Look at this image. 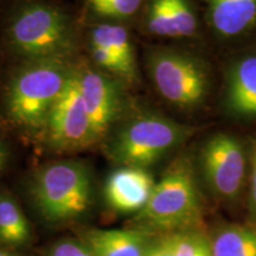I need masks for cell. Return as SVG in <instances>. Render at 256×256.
I'll return each instance as SVG.
<instances>
[{
    "label": "cell",
    "instance_id": "cell-1",
    "mask_svg": "<svg viewBox=\"0 0 256 256\" xmlns=\"http://www.w3.org/2000/svg\"><path fill=\"white\" fill-rule=\"evenodd\" d=\"M8 43L31 60H64L75 48L72 24L66 12L42 2H28L8 22Z\"/></svg>",
    "mask_w": 256,
    "mask_h": 256
},
{
    "label": "cell",
    "instance_id": "cell-2",
    "mask_svg": "<svg viewBox=\"0 0 256 256\" xmlns=\"http://www.w3.org/2000/svg\"><path fill=\"white\" fill-rule=\"evenodd\" d=\"M74 69L64 60H34L19 69L6 92V110L25 130L46 127L51 108L66 88Z\"/></svg>",
    "mask_w": 256,
    "mask_h": 256
},
{
    "label": "cell",
    "instance_id": "cell-3",
    "mask_svg": "<svg viewBox=\"0 0 256 256\" xmlns=\"http://www.w3.org/2000/svg\"><path fill=\"white\" fill-rule=\"evenodd\" d=\"M191 132V127L162 115L139 114L116 130L110 152L124 166L145 168L180 145Z\"/></svg>",
    "mask_w": 256,
    "mask_h": 256
},
{
    "label": "cell",
    "instance_id": "cell-4",
    "mask_svg": "<svg viewBox=\"0 0 256 256\" xmlns=\"http://www.w3.org/2000/svg\"><path fill=\"white\" fill-rule=\"evenodd\" d=\"M202 204L194 170L188 159H178L156 183L138 220L152 229L174 230L200 218Z\"/></svg>",
    "mask_w": 256,
    "mask_h": 256
},
{
    "label": "cell",
    "instance_id": "cell-5",
    "mask_svg": "<svg viewBox=\"0 0 256 256\" xmlns=\"http://www.w3.org/2000/svg\"><path fill=\"white\" fill-rule=\"evenodd\" d=\"M32 196L48 220L63 222L78 218L90 208V176L80 162H52L37 174Z\"/></svg>",
    "mask_w": 256,
    "mask_h": 256
},
{
    "label": "cell",
    "instance_id": "cell-6",
    "mask_svg": "<svg viewBox=\"0 0 256 256\" xmlns=\"http://www.w3.org/2000/svg\"><path fill=\"white\" fill-rule=\"evenodd\" d=\"M147 69L160 95L179 110L200 107L210 92L206 64L196 56L174 49H153L147 54Z\"/></svg>",
    "mask_w": 256,
    "mask_h": 256
},
{
    "label": "cell",
    "instance_id": "cell-7",
    "mask_svg": "<svg viewBox=\"0 0 256 256\" xmlns=\"http://www.w3.org/2000/svg\"><path fill=\"white\" fill-rule=\"evenodd\" d=\"M202 168L211 191L224 200H234L242 194L246 183L247 159L236 136L217 133L202 148Z\"/></svg>",
    "mask_w": 256,
    "mask_h": 256
},
{
    "label": "cell",
    "instance_id": "cell-8",
    "mask_svg": "<svg viewBox=\"0 0 256 256\" xmlns=\"http://www.w3.org/2000/svg\"><path fill=\"white\" fill-rule=\"evenodd\" d=\"M50 145L60 151L87 148L96 142L75 69L66 88L51 108L46 122Z\"/></svg>",
    "mask_w": 256,
    "mask_h": 256
},
{
    "label": "cell",
    "instance_id": "cell-9",
    "mask_svg": "<svg viewBox=\"0 0 256 256\" xmlns=\"http://www.w3.org/2000/svg\"><path fill=\"white\" fill-rule=\"evenodd\" d=\"M75 74L92 136L98 142L107 136L119 116L122 106L121 90L114 80L90 68L81 66L75 69Z\"/></svg>",
    "mask_w": 256,
    "mask_h": 256
},
{
    "label": "cell",
    "instance_id": "cell-10",
    "mask_svg": "<svg viewBox=\"0 0 256 256\" xmlns=\"http://www.w3.org/2000/svg\"><path fill=\"white\" fill-rule=\"evenodd\" d=\"M154 185L145 168L124 166L115 170L106 182V200L119 212H139L148 202Z\"/></svg>",
    "mask_w": 256,
    "mask_h": 256
},
{
    "label": "cell",
    "instance_id": "cell-11",
    "mask_svg": "<svg viewBox=\"0 0 256 256\" xmlns=\"http://www.w3.org/2000/svg\"><path fill=\"white\" fill-rule=\"evenodd\" d=\"M224 104L230 114L256 119V55L236 60L226 72Z\"/></svg>",
    "mask_w": 256,
    "mask_h": 256
},
{
    "label": "cell",
    "instance_id": "cell-12",
    "mask_svg": "<svg viewBox=\"0 0 256 256\" xmlns=\"http://www.w3.org/2000/svg\"><path fill=\"white\" fill-rule=\"evenodd\" d=\"M206 17L220 37L238 38L256 28V0H206Z\"/></svg>",
    "mask_w": 256,
    "mask_h": 256
},
{
    "label": "cell",
    "instance_id": "cell-13",
    "mask_svg": "<svg viewBox=\"0 0 256 256\" xmlns=\"http://www.w3.org/2000/svg\"><path fill=\"white\" fill-rule=\"evenodd\" d=\"M87 246L94 256H146L150 249L146 236L136 230H92Z\"/></svg>",
    "mask_w": 256,
    "mask_h": 256
},
{
    "label": "cell",
    "instance_id": "cell-14",
    "mask_svg": "<svg viewBox=\"0 0 256 256\" xmlns=\"http://www.w3.org/2000/svg\"><path fill=\"white\" fill-rule=\"evenodd\" d=\"M90 44L102 46L120 60L133 74H138L132 43L121 25L100 24L90 31Z\"/></svg>",
    "mask_w": 256,
    "mask_h": 256
},
{
    "label": "cell",
    "instance_id": "cell-15",
    "mask_svg": "<svg viewBox=\"0 0 256 256\" xmlns=\"http://www.w3.org/2000/svg\"><path fill=\"white\" fill-rule=\"evenodd\" d=\"M210 243L212 256H256V229L226 226L220 229Z\"/></svg>",
    "mask_w": 256,
    "mask_h": 256
},
{
    "label": "cell",
    "instance_id": "cell-16",
    "mask_svg": "<svg viewBox=\"0 0 256 256\" xmlns=\"http://www.w3.org/2000/svg\"><path fill=\"white\" fill-rule=\"evenodd\" d=\"M30 238V226L23 210L8 194H0V242L20 246Z\"/></svg>",
    "mask_w": 256,
    "mask_h": 256
},
{
    "label": "cell",
    "instance_id": "cell-17",
    "mask_svg": "<svg viewBox=\"0 0 256 256\" xmlns=\"http://www.w3.org/2000/svg\"><path fill=\"white\" fill-rule=\"evenodd\" d=\"M146 25L152 34L158 37L178 38L168 0H152L147 12Z\"/></svg>",
    "mask_w": 256,
    "mask_h": 256
},
{
    "label": "cell",
    "instance_id": "cell-18",
    "mask_svg": "<svg viewBox=\"0 0 256 256\" xmlns=\"http://www.w3.org/2000/svg\"><path fill=\"white\" fill-rule=\"evenodd\" d=\"M174 256H212L211 243L196 232H182L171 236Z\"/></svg>",
    "mask_w": 256,
    "mask_h": 256
},
{
    "label": "cell",
    "instance_id": "cell-19",
    "mask_svg": "<svg viewBox=\"0 0 256 256\" xmlns=\"http://www.w3.org/2000/svg\"><path fill=\"white\" fill-rule=\"evenodd\" d=\"M142 0H87L89 8L98 17L124 19L139 10Z\"/></svg>",
    "mask_w": 256,
    "mask_h": 256
},
{
    "label": "cell",
    "instance_id": "cell-20",
    "mask_svg": "<svg viewBox=\"0 0 256 256\" xmlns=\"http://www.w3.org/2000/svg\"><path fill=\"white\" fill-rule=\"evenodd\" d=\"M178 38L191 37L196 34L197 19L190 0H168Z\"/></svg>",
    "mask_w": 256,
    "mask_h": 256
},
{
    "label": "cell",
    "instance_id": "cell-21",
    "mask_svg": "<svg viewBox=\"0 0 256 256\" xmlns=\"http://www.w3.org/2000/svg\"><path fill=\"white\" fill-rule=\"evenodd\" d=\"M90 54L92 60L102 69L107 70V72L114 74L118 78L126 80V81L133 82L136 80V74L130 72L120 60H118L114 55H112L110 51L104 49L102 46L90 44Z\"/></svg>",
    "mask_w": 256,
    "mask_h": 256
},
{
    "label": "cell",
    "instance_id": "cell-22",
    "mask_svg": "<svg viewBox=\"0 0 256 256\" xmlns=\"http://www.w3.org/2000/svg\"><path fill=\"white\" fill-rule=\"evenodd\" d=\"M50 256H94L87 244L75 240H64L51 249Z\"/></svg>",
    "mask_w": 256,
    "mask_h": 256
},
{
    "label": "cell",
    "instance_id": "cell-23",
    "mask_svg": "<svg viewBox=\"0 0 256 256\" xmlns=\"http://www.w3.org/2000/svg\"><path fill=\"white\" fill-rule=\"evenodd\" d=\"M146 256H174L171 238L162 240L156 244L150 247Z\"/></svg>",
    "mask_w": 256,
    "mask_h": 256
},
{
    "label": "cell",
    "instance_id": "cell-24",
    "mask_svg": "<svg viewBox=\"0 0 256 256\" xmlns=\"http://www.w3.org/2000/svg\"><path fill=\"white\" fill-rule=\"evenodd\" d=\"M252 171H250V209L256 216V144L252 147Z\"/></svg>",
    "mask_w": 256,
    "mask_h": 256
},
{
    "label": "cell",
    "instance_id": "cell-25",
    "mask_svg": "<svg viewBox=\"0 0 256 256\" xmlns=\"http://www.w3.org/2000/svg\"><path fill=\"white\" fill-rule=\"evenodd\" d=\"M8 147L2 140L0 139V172H2V170L5 168L6 162H8Z\"/></svg>",
    "mask_w": 256,
    "mask_h": 256
},
{
    "label": "cell",
    "instance_id": "cell-26",
    "mask_svg": "<svg viewBox=\"0 0 256 256\" xmlns=\"http://www.w3.org/2000/svg\"><path fill=\"white\" fill-rule=\"evenodd\" d=\"M0 256H14V254H11V252H6V250H2V249H0Z\"/></svg>",
    "mask_w": 256,
    "mask_h": 256
}]
</instances>
